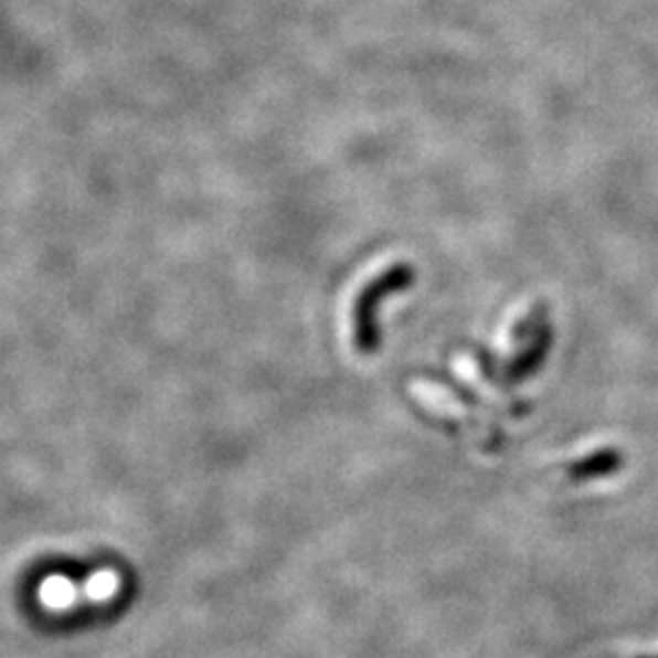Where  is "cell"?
Listing matches in <instances>:
<instances>
[{"mask_svg":"<svg viewBox=\"0 0 658 658\" xmlns=\"http://www.w3.org/2000/svg\"><path fill=\"white\" fill-rule=\"evenodd\" d=\"M40 603L52 609V613H66V609L76 607L78 603V587L74 581H68L66 575H50L40 585Z\"/></svg>","mask_w":658,"mask_h":658,"instance_id":"cell-1","label":"cell"},{"mask_svg":"<svg viewBox=\"0 0 658 658\" xmlns=\"http://www.w3.org/2000/svg\"><path fill=\"white\" fill-rule=\"evenodd\" d=\"M120 591V575L115 571H98L84 583V597L91 603H108Z\"/></svg>","mask_w":658,"mask_h":658,"instance_id":"cell-2","label":"cell"}]
</instances>
